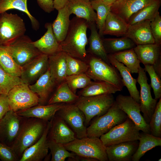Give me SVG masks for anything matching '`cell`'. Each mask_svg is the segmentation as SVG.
Listing matches in <instances>:
<instances>
[{
	"label": "cell",
	"instance_id": "1",
	"mask_svg": "<svg viewBox=\"0 0 161 161\" xmlns=\"http://www.w3.org/2000/svg\"><path fill=\"white\" fill-rule=\"evenodd\" d=\"M88 22L85 20L73 17L66 35L59 44L60 51L74 58L85 61L87 58L86 47L88 43L87 30Z\"/></svg>",
	"mask_w": 161,
	"mask_h": 161
},
{
	"label": "cell",
	"instance_id": "2",
	"mask_svg": "<svg viewBox=\"0 0 161 161\" xmlns=\"http://www.w3.org/2000/svg\"><path fill=\"white\" fill-rule=\"evenodd\" d=\"M25 119L23 120L19 133L11 147L19 160L24 151L40 138L48 122L32 117Z\"/></svg>",
	"mask_w": 161,
	"mask_h": 161
},
{
	"label": "cell",
	"instance_id": "3",
	"mask_svg": "<svg viewBox=\"0 0 161 161\" xmlns=\"http://www.w3.org/2000/svg\"><path fill=\"white\" fill-rule=\"evenodd\" d=\"M115 101L112 94H104L90 96H79L74 103L83 113L85 124L89 125L94 117L106 113Z\"/></svg>",
	"mask_w": 161,
	"mask_h": 161
},
{
	"label": "cell",
	"instance_id": "4",
	"mask_svg": "<svg viewBox=\"0 0 161 161\" xmlns=\"http://www.w3.org/2000/svg\"><path fill=\"white\" fill-rule=\"evenodd\" d=\"M63 145L67 150L77 155L95 159L98 161H109L106 147L100 138L86 137L76 138Z\"/></svg>",
	"mask_w": 161,
	"mask_h": 161
},
{
	"label": "cell",
	"instance_id": "5",
	"mask_svg": "<svg viewBox=\"0 0 161 161\" xmlns=\"http://www.w3.org/2000/svg\"><path fill=\"white\" fill-rule=\"evenodd\" d=\"M89 67L86 73L94 81L109 83L122 90L124 86L118 70L101 59L90 54L88 56Z\"/></svg>",
	"mask_w": 161,
	"mask_h": 161
},
{
	"label": "cell",
	"instance_id": "6",
	"mask_svg": "<svg viewBox=\"0 0 161 161\" xmlns=\"http://www.w3.org/2000/svg\"><path fill=\"white\" fill-rule=\"evenodd\" d=\"M97 117L87 127L88 137L100 138L128 117L127 114L118 108L115 101L106 113Z\"/></svg>",
	"mask_w": 161,
	"mask_h": 161
},
{
	"label": "cell",
	"instance_id": "7",
	"mask_svg": "<svg viewBox=\"0 0 161 161\" xmlns=\"http://www.w3.org/2000/svg\"><path fill=\"white\" fill-rule=\"evenodd\" d=\"M23 19L17 14L6 12L0 14V45L7 46L25 35Z\"/></svg>",
	"mask_w": 161,
	"mask_h": 161
},
{
	"label": "cell",
	"instance_id": "8",
	"mask_svg": "<svg viewBox=\"0 0 161 161\" xmlns=\"http://www.w3.org/2000/svg\"><path fill=\"white\" fill-rule=\"evenodd\" d=\"M140 130L128 117L123 122L117 125L100 137L107 147L123 142L139 140Z\"/></svg>",
	"mask_w": 161,
	"mask_h": 161
},
{
	"label": "cell",
	"instance_id": "9",
	"mask_svg": "<svg viewBox=\"0 0 161 161\" xmlns=\"http://www.w3.org/2000/svg\"><path fill=\"white\" fill-rule=\"evenodd\" d=\"M7 95L10 110L16 112L39 104L38 96L25 83L14 87Z\"/></svg>",
	"mask_w": 161,
	"mask_h": 161
},
{
	"label": "cell",
	"instance_id": "10",
	"mask_svg": "<svg viewBox=\"0 0 161 161\" xmlns=\"http://www.w3.org/2000/svg\"><path fill=\"white\" fill-rule=\"evenodd\" d=\"M32 41L29 36L24 35L5 46L21 67L41 54L33 45Z\"/></svg>",
	"mask_w": 161,
	"mask_h": 161
},
{
	"label": "cell",
	"instance_id": "11",
	"mask_svg": "<svg viewBox=\"0 0 161 161\" xmlns=\"http://www.w3.org/2000/svg\"><path fill=\"white\" fill-rule=\"evenodd\" d=\"M56 114L73 131L77 138L80 139L87 137L84 115L74 103H65Z\"/></svg>",
	"mask_w": 161,
	"mask_h": 161
},
{
	"label": "cell",
	"instance_id": "12",
	"mask_svg": "<svg viewBox=\"0 0 161 161\" xmlns=\"http://www.w3.org/2000/svg\"><path fill=\"white\" fill-rule=\"evenodd\" d=\"M145 71L141 67L139 68L137 82L140 86V106L141 112L145 122L149 124L155 109L157 100L152 98L151 87L148 82Z\"/></svg>",
	"mask_w": 161,
	"mask_h": 161
},
{
	"label": "cell",
	"instance_id": "13",
	"mask_svg": "<svg viewBox=\"0 0 161 161\" xmlns=\"http://www.w3.org/2000/svg\"><path fill=\"white\" fill-rule=\"evenodd\" d=\"M115 101L118 108L123 111L142 132L151 134L149 124L145 121L141 114L140 104L130 95H118Z\"/></svg>",
	"mask_w": 161,
	"mask_h": 161
},
{
	"label": "cell",
	"instance_id": "14",
	"mask_svg": "<svg viewBox=\"0 0 161 161\" xmlns=\"http://www.w3.org/2000/svg\"><path fill=\"white\" fill-rule=\"evenodd\" d=\"M48 69V56L41 54L21 67L20 78L29 85L34 83Z\"/></svg>",
	"mask_w": 161,
	"mask_h": 161
},
{
	"label": "cell",
	"instance_id": "15",
	"mask_svg": "<svg viewBox=\"0 0 161 161\" xmlns=\"http://www.w3.org/2000/svg\"><path fill=\"white\" fill-rule=\"evenodd\" d=\"M133 49L140 63L152 65L161 78V45L155 43L137 45Z\"/></svg>",
	"mask_w": 161,
	"mask_h": 161
},
{
	"label": "cell",
	"instance_id": "16",
	"mask_svg": "<svg viewBox=\"0 0 161 161\" xmlns=\"http://www.w3.org/2000/svg\"><path fill=\"white\" fill-rule=\"evenodd\" d=\"M23 117L10 110L0 120V134L11 146L19 133Z\"/></svg>",
	"mask_w": 161,
	"mask_h": 161
},
{
	"label": "cell",
	"instance_id": "17",
	"mask_svg": "<svg viewBox=\"0 0 161 161\" xmlns=\"http://www.w3.org/2000/svg\"><path fill=\"white\" fill-rule=\"evenodd\" d=\"M51 124V120L47 122L40 138L24 151L19 161H41L47 156L49 150L48 135Z\"/></svg>",
	"mask_w": 161,
	"mask_h": 161
},
{
	"label": "cell",
	"instance_id": "18",
	"mask_svg": "<svg viewBox=\"0 0 161 161\" xmlns=\"http://www.w3.org/2000/svg\"><path fill=\"white\" fill-rule=\"evenodd\" d=\"M48 138L62 144L69 143L77 138L73 131L56 114L51 119Z\"/></svg>",
	"mask_w": 161,
	"mask_h": 161
},
{
	"label": "cell",
	"instance_id": "19",
	"mask_svg": "<svg viewBox=\"0 0 161 161\" xmlns=\"http://www.w3.org/2000/svg\"><path fill=\"white\" fill-rule=\"evenodd\" d=\"M157 0H118L111 5L110 11L127 23L130 17L143 7Z\"/></svg>",
	"mask_w": 161,
	"mask_h": 161
},
{
	"label": "cell",
	"instance_id": "20",
	"mask_svg": "<svg viewBox=\"0 0 161 161\" xmlns=\"http://www.w3.org/2000/svg\"><path fill=\"white\" fill-rule=\"evenodd\" d=\"M138 140L123 142L106 147L109 161H131L138 147Z\"/></svg>",
	"mask_w": 161,
	"mask_h": 161
},
{
	"label": "cell",
	"instance_id": "21",
	"mask_svg": "<svg viewBox=\"0 0 161 161\" xmlns=\"http://www.w3.org/2000/svg\"><path fill=\"white\" fill-rule=\"evenodd\" d=\"M150 21L145 20L129 25L124 36L131 40L136 45L154 43Z\"/></svg>",
	"mask_w": 161,
	"mask_h": 161
},
{
	"label": "cell",
	"instance_id": "22",
	"mask_svg": "<svg viewBox=\"0 0 161 161\" xmlns=\"http://www.w3.org/2000/svg\"><path fill=\"white\" fill-rule=\"evenodd\" d=\"M65 104L59 103L47 105L38 104L16 113L22 117L35 118L48 121L51 120Z\"/></svg>",
	"mask_w": 161,
	"mask_h": 161
},
{
	"label": "cell",
	"instance_id": "23",
	"mask_svg": "<svg viewBox=\"0 0 161 161\" xmlns=\"http://www.w3.org/2000/svg\"><path fill=\"white\" fill-rule=\"evenodd\" d=\"M66 54L59 51L48 56V69L57 86L65 81L66 75Z\"/></svg>",
	"mask_w": 161,
	"mask_h": 161
},
{
	"label": "cell",
	"instance_id": "24",
	"mask_svg": "<svg viewBox=\"0 0 161 161\" xmlns=\"http://www.w3.org/2000/svg\"><path fill=\"white\" fill-rule=\"evenodd\" d=\"M107 56L110 64L119 72L123 84L127 88L130 96L140 103V93L136 86L137 80L132 77L130 70L116 60L112 54H108Z\"/></svg>",
	"mask_w": 161,
	"mask_h": 161
},
{
	"label": "cell",
	"instance_id": "25",
	"mask_svg": "<svg viewBox=\"0 0 161 161\" xmlns=\"http://www.w3.org/2000/svg\"><path fill=\"white\" fill-rule=\"evenodd\" d=\"M29 86L31 91L38 96L39 104L45 105L48 102L51 94L56 85L48 69L34 83Z\"/></svg>",
	"mask_w": 161,
	"mask_h": 161
},
{
	"label": "cell",
	"instance_id": "26",
	"mask_svg": "<svg viewBox=\"0 0 161 161\" xmlns=\"http://www.w3.org/2000/svg\"><path fill=\"white\" fill-rule=\"evenodd\" d=\"M66 6L71 15L74 14L88 23H96V13L90 0H67Z\"/></svg>",
	"mask_w": 161,
	"mask_h": 161
},
{
	"label": "cell",
	"instance_id": "27",
	"mask_svg": "<svg viewBox=\"0 0 161 161\" xmlns=\"http://www.w3.org/2000/svg\"><path fill=\"white\" fill-rule=\"evenodd\" d=\"M45 27L47 30L45 33L32 44L41 53L49 56L60 51V45L53 33L52 23H46Z\"/></svg>",
	"mask_w": 161,
	"mask_h": 161
},
{
	"label": "cell",
	"instance_id": "28",
	"mask_svg": "<svg viewBox=\"0 0 161 161\" xmlns=\"http://www.w3.org/2000/svg\"><path fill=\"white\" fill-rule=\"evenodd\" d=\"M89 27L91 31L90 35L88 39L89 47L88 52L90 54L98 58L109 65L107 56L104 47L102 37L98 32L95 22L88 23Z\"/></svg>",
	"mask_w": 161,
	"mask_h": 161
},
{
	"label": "cell",
	"instance_id": "29",
	"mask_svg": "<svg viewBox=\"0 0 161 161\" xmlns=\"http://www.w3.org/2000/svg\"><path fill=\"white\" fill-rule=\"evenodd\" d=\"M129 26L122 18L110 11L106 19L103 35H109L117 37L123 36Z\"/></svg>",
	"mask_w": 161,
	"mask_h": 161
},
{
	"label": "cell",
	"instance_id": "30",
	"mask_svg": "<svg viewBox=\"0 0 161 161\" xmlns=\"http://www.w3.org/2000/svg\"><path fill=\"white\" fill-rule=\"evenodd\" d=\"M71 14L66 6L58 10L56 19L52 23L53 33L60 44L65 38L70 24Z\"/></svg>",
	"mask_w": 161,
	"mask_h": 161
},
{
	"label": "cell",
	"instance_id": "31",
	"mask_svg": "<svg viewBox=\"0 0 161 161\" xmlns=\"http://www.w3.org/2000/svg\"><path fill=\"white\" fill-rule=\"evenodd\" d=\"M120 90L106 82L92 81L86 87L82 89L78 93L79 96H90L104 94H113Z\"/></svg>",
	"mask_w": 161,
	"mask_h": 161
},
{
	"label": "cell",
	"instance_id": "32",
	"mask_svg": "<svg viewBox=\"0 0 161 161\" xmlns=\"http://www.w3.org/2000/svg\"><path fill=\"white\" fill-rule=\"evenodd\" d=\"M138 147L133 155L132 161H139L148 151L158 146H161V138L143 132L140 133Z\"/></svg>",
	"mask_w": 161,
	"mask_h": 161
},
{
	"label": "cell",
	"instance_id": "33",
	"mask_svg": "<svg viewBox=\"0 0 161 161\" xmlns=\"http://www.w3.org/2000/svg\"><path fill=\"white\" fill-rule=\"evenodd\" d=\"M105 51L107 54L134 48L136 44L130 39L125 36L116 38H102Z\"/></svg>",
	"mask_w": 161,
	"mask_h": 161
},
{
	"label": "cell",
	"instance_id": "34",
	"mask_svg": "<svg viewBox=\"0 0 161 161\" xmlns=\"http://www.w3.org/2000/svg\"><path fill=\"white\" fill-rule=\"evenodd\" d=\"M27 1V0H0V14L12 9L23 12L29 17L32 28L35 30H37L39 27V23L29 11Z\"/></svg>",
	"mask_w": 161,
	"mask_h": 161
},
{
	"label": "cell",
	"instance_id": "35",
	"mask_svg": "<svg viewBox=\"0 0 161 161\" xmlns=\"http://www.w3.org/2000/svg\"><path fill=\"white\" fill-rule=\"evenodd\" d=\"M79 96L73 93L67 83L64 81L58 86L53 95L49 98L48 104L56 103H74Z\"/></svg>",
	"mask_w": 161,
	"mask_h": 161
},
{
	"label": "cell",
	"instance_id": "36",
	"mask_svg": "<svg viewBox=\"0 0 161 161\" xmlns=\"http://www.w3.org/2000/svg\"><path fill=\"white\" fill-rule=\"evenodd\" d=\"M160 6L159 0L140 10L133 14L130 18L127 23L129 25L145 20L151 21L159 12Z\"/></svg>",
	"mask_w": 161,
	"mask_h": 161
},
{
	"label": "cell",
	"instance_id": "37",
	"mask_svg": "<svg viewBox=\"0 0 161 161\" xmlns=\"http://www.w3.org/2000/svg\"><path fill=\"white\" fill-rule=\"evenodd\" d=\"M112 55L118 61L125 65L130 70L131 73H138L140 67V62L133 48Z\"/></svg>",
	"mask_w": 161,
	"mask_h": 161
},
{
	"label": "cell",
	"instance_id": "38",
	"mask_svg": "<svg viewBox=\"0 0 161 161\" xmlns=\"http://www.w3.org/2000/svg\"><path fill=\"white\" fill-rule=\"evenodd\" d=\"M0 66L11 75L20 77L21 67L16 62L5 46L0 45Z\"/></svg>",
	"mask_w": 161,
	"mask_h": 161
},
{
	"label": "cell",
	"instance_id": "39",
	"mask_svg": "<svg viewBox=\"0 0 161 161\" xmlns=\"http://www.w3.org/2000/svg\"><path fill=\"white\" fill-rule=\"evenodd\" d=\"M90 1L93 8L97 12L96 24L98 33L102 37L105 23L108 14L110 12L111 5L107 4L102 0H92Z\"/></svg>",
	"mask_w": 161,
	"mask_h": 161
},
{
	"label": "cell",
	"instance_id": "40",
	"mask_svg": "<svg viewBox=\"0 0 161 161\" xmlns=\"http://www.w3.org/2000/svg\"><path fill=\"white\" fill-rule=\"evenodd\" d=\"M23 83L20 77L11 75L0 66V94L7 95L14 87Z\"/></svg>",
	"mask_w": 161,
	"mask_h": 161
},
{
	"label": "cell",
	"instance_id": "41",
	"mask_svg": "<svg viewBox=\"0 0 161 161\" xmlns=\"http://www.w3.org/2000/svg\"><path fill=\"white\" fill-rule=\"evenodd\" d=\"M48 144L51 155V161H64L67 158H74L76 155L73 152H69L63 144L48 138Z\"/></svg>",
	"mask_w": 161,
	"mask_h": 161
},
{
	"label": "cell",
	"instance_id": "42",
	"mask_svg": "<svg viewBox=\"0 0 161 161\" xmlns=\"http://www.w3.org/2000/svg\"><path fill=\"white\" fill-rule=\"evenodd\" d=\"M66 55L67 76L86 73L89 65L85 61Z\"/></svg>",
	"mask_w": 161,
	"mask_h": 161
},
{
	"label": "cell",
	"instance_id": "43",
	"mask_svg": "<svg viewBox=\"0 0 161 161\" xmlns=\"http://www.w3.org/2000/svg\"><path fill=\"white\" fill-rule=\"evenodd\" d=\"M69 86L75 94L78 89H83L91 82V79L86 73L67 76L65 80Z\"/></svg>",
	"mask_w": 161,
	"mask_h": 161
},
{
	"label": "cell",
	"instance_id": "44",
	"mask_svg": "<svg viewBox=\"0 0 161 161\" xmlns=\"http://www.w3.org/2000/svg\"><path fill=\"white\" fill-rule=\"evenodd\" d=\"M156 106L149 123L151 134L158 137H161V98Z\"/></svg>",
	"mask_w": 161,
	"mask_h": 161
},
{
	"label": "cell",
	"instance_id": "45",
	"mask_svg": "<svg viewBox=\"0 0 161 161\" xmlns=\"http://www.w3.org/2000/svg\"><path fill=\"white\" fill-rule=\"evenodd\" d=\"M144 65V69L145 72L148 73L150 78V86L153 89L154 99L157 100L161 98V78L155 71L152 65L149 64Z\"/></svg>",
	"mask_w": 161,
	"mask_h": 161
},
{
	"label": "cell",
	"instance_id": "46",
	"mask_svg": "<svg viewBox=\"0 0 161 161\" xmlns=\"http://www.w3.org/2000/svg\"><path fill=\"white\" fill-rule=\"evenodd\" d=\"M150 26L155 43L161 45V16L159 12L150 21Z\"/></svg>",
	"mask_w": 161,
	"mask_h": 161
},
{
	"label": "cell",
	"instance_id": "47",
	"mask_svg": "<svg viewBox=\"0 0 161 161\" xmlns=\"http://www.w3.org/2000/svg\"><path fill=\"white\" fill-rule=\"evenodd\" d=\"M0 159L3 161L19 160L12 148L0 143Z\"/></svg>",
	"mask_w": 161,
	"mask_h": 161
},
{
	"label": "cell",
	"instance_id": "48",
	"mask_svg": "<svg viewBox=\"0 0 161 161\" xmlns=\"http://www.w3.org/2000/svg\"><path fill=\"white\" fill-rule=\"evenodd\" d=\"M10 110L7 95L0 94V120Z\"/></svg>",
	"mask_w": 161,
	"mask_h": 161
},
{
	"label": "cell",
	"instance_id": "49",
	"mask_svg": "<svg viewBox=\"0 0 161 161\" xmlns=\"http://www.w3.org/2000/svg\"><path fill=\"white\" fill-rule=\"evenodd\" d=\"M36 0L39 6L46 13H50L55 9L53 0Z\"/></svg>",
	"mask_w": 161,
	"mask_h": 161
},
{
	"label": "cell",
	"instance_id": "50",
	"mask_svg": "<svg viewBox=\"0 0 161 161\" xmlns=\"http://www.w3.org/2000/svg\"><path fill=\"white\" fill-rule=\"evenodd\" d=\"M53 1L54 8L58 11L66 6L67 0H53Z\"/></svg>",
	"mask_w": 161,
	"mask_h": 161
},
{
	"label": "cell",
	"instance_id": "51",
	"mask_svg": "<svg viewBox=\"0 0 161 161\" xmlns=\"http://www.w3.org/2000/svg\"><path fill=\"white\" fill-rule=\"evenodd\" d=\"M68 161H98L95 159L82 157L76 154L74 158H68Z\"/></svg>",
	"mask_w": 161,
	"mask_h": 161
},
{
	"label": "cell",
	"instance_id": "52",
	"mask_svg": "<svg viewBox=\"0 0 161 161\" xmlns=\"http://www.w3.org/2000/svg\"><path fill=\"white\" fill-rule=\"evenodd\" d=\"M104 2L107 4L111 5L118 0H102Z\"/></svg>",
	"mask_w": 161,
	"mask_h": 161
},
{
	"label": "cell",
	"instance_id": "53",
	"mask_svg": "<svg viewBox=\"0 0 161 161\" xmlns=\"http://www.w3.org/2000/svg\"><path fill=\"white\" fill-rule=\"evenodd\" d=\"M161 159L160 158V159H159V160H158V161H161Z\"/></svg>",
	"mask_w": 161,
	"mask_h": 161
}]
</instances>
